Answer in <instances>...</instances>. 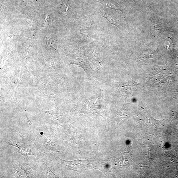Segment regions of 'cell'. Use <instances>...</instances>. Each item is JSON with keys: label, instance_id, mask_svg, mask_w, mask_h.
Here are the masks:
<instances>
[{"label": "cell", "instance_id": "6da1fadb", "mask_svg": "<svg viewBox=\"0 0 178 178\" xmlns=\"http://www.w3.org/2000/svg\"><path fill=\"white\" fill-rule=\"evenodd\" d=\"M102 98L101 92L99 91L96 95L81 101V105L85 112L89 114L97 113L99 114L100 110L102 106Z\"/></svg>", "mask_w": 178, "mask_h": 178}, {"label": "cell", "instance_id": "7a4b0ae2", "mask_svg": "<svg viewBox=\"0 0 178 178\" xmlns=\"http://www.w3.org/2000/svg\"><path fill=\"white\" fill-rule=\"evenodd\" d=\"M5 143V144H9L16 146L19 149L20 152L22 155L24 156L29 155H33L37 156L38 155L36 150L34 149L32 146L33 144H31L26 140H20L17 138H11L8 139Z\"/></svg>", "mask_w": 178, "mask_h": 178}, {"label": "cell", "instance_id": "3957f363", "mask_svg": "<svg viewBox=\"0 0 178 178\" xmlns=\"http://www.w3.org/2000/svg\"><path fill=\"white\" fill-rule=\"evenodd\" d=\"M17 178L33 177H34L30 167L28 165L20 163L15 167L13 172Z\"/></svg>", "mask_w": 178, "mask_h": 178}, {"label": "cell", "instance_id": "277c9868", "mask_svg": "<svg viewBox=\"0 0 178 178\" xmlns=\"http://www.w3.org/2000/svg\"><path fill=\"white\" fill-rule=\"evenodd\" d=\"M41 171L43 177H58L45 164L43 161H42V163Z\"/></svg>", "mask_w": 178, "mask_h": 178}, {"label": "cell", "instance_id": "5b68a950", "mask_svg": "<svg viewBox=\"0 0 178 178\" xmlns=\"http://www.w3.org/2000/svg\"><path fill=\"white\" fill-rule=\"evenodd\" d=\"M154 51L153 50L150 49L142 52L136 58V62H139L146 58H153L154 56Z\"/></svg>", "mask_w": 178, "mask_h": 178}, {"label": "cell", "instance_id": "8992f818", "mask_svg": "<svg viewBox=\"0 0 178 178\" xmlns=\"http://www.w3.org/2000/svg\"><path fill=\"white\" fill-rule=\"evenodd\" d=\"M151 30L154 36H157L159 34L160 31V28L158 25L156 24H154L152 25L151 28Z\"/></svg>", "mask_w": 178, "mask_h": 178}, {"label": "cell", "instance_id": "52a82bcc", "mask_svg": "<svg viewBox=\"0 0 178 178\" xmlns=\"http://www.w3.org/2000/svg\"><path fill=\"white\" fill-rule=\"evenodd\" d=\"M106 17H107V19H108V20L109 21L112 23L113 24H114L116 26L118 27L119 25L118 21L116 19H114V18H112L111 16L107 15L106 16Z\"/></svg>", "mask_w": 178, "mask_h": 178}]
</instances>
